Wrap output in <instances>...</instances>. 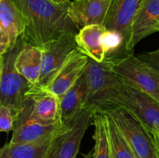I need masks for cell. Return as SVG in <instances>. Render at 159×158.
<instances>
[{
	"label": "cell",
	"instance_id": "1",
	"mask_svg": "<svg viewBox=\"0 0 159 158\" xmlns=\"http://www.w3.org/2000/svg\"><path fill=\"white\" fill-rule=\"evenodd\" d=\"M23 23L22 37L26 43L41 49L46 43L79 29L68 15L70 1L57 3L51 0H12Z\"/></svg>",
	"mask_w": 159,
	"mask_h": 158
},
{
	"label": "cell",
	"instance_id": "2",
	"mask_svg": "<svg viewBox=\"0 0 159 158\" xmlns=\"http://www.w3.org/2000/svg\"><path fill=\"white\" fill-rule=\"evenodd\" d=\"M113 103L114 108L123 107L128 110L150 133L159 127V102L116 76L113 82Z\"/></svg>",
	"mask_w": 159,
	"mask_h": 158
},
{
	"label": "cell",
	"instance_id": "3",
	"mask_svg": "<svg viewBox=\"0 0 159 158\" xmlns=\"http://www.w3.org/2000/svg\"><path fill=\"white\" fill-rule=\"evenodd\" d=\"M20 37L16 44L2 56V75L0 79V105H5L16 112L23 105L25 94L32 87L15 68V60L25 43Z\"/></svg>",
	"mask_w": 159,
	"mask_h": 158
},
{
	"label": "cell",
	"instance_id": "4",
	"mask_svg": "<svg viewBox=\"0 0 159 158\" xmlns=\"http://www.w3.org/2000/svg\"><path fill=\"white\" fill-rule=\"evenodd\" d=\"M107 62L116 77L159 102L158 71L138 58L134 53Z\"/></svg>",
	"mask_w": 159,
	"mask_h": 158
},
{
	"label": "cell",
	"instance_id": "5",
	"mask_svg": "<svg viewBox=\"0 0 159 158\" xmlns=\"http://www.w3.org/2000/svg\"><path fill=\"white\" fill-rule=\"evenodd\" d=\"M96 110L85 107L53 136L46 158H76L87 129L93 124Z\"/></svg>",
	"mask_w": 159,
	"mask_h": 158
},
{
	"label": "cell",
	"instance_id": "6",
	"mask_svg": "<svg viewBox=\"0 0 159 158\" xmlns=\"http://www.w3.org/2000/svg\"><path fill=\"white\" fill-rule=\"evenodd\" d=\"M113 119L135 158H158L153 137L145 126L123 107L102 112Z\"/></svg>",
	"mask_w": 159,
	"mask_h": 158
},
{
	"label": "cell",
	"instance_id": "7",
	"mask_svg": "<svg viewBox=\"0 0 159 158\" xmlns=\"http://www.w3.org/2000/svg\"><path fill=\"white\" fill-rule=\"evenodd\" d=\"M87 84L85 107L106 112L114 108L113 103V82L116 75L107 61L98 63L88 57L85 68Z\"/></svg>",
	"mask_w": 159,
	"mask_h": 158
},
{
	"label": "cell",
	"instance_id": "8",
	"mask_svg": "<svg viewBox=\"0 0 159 158\" xmlns=\"http://www.w3.org/2000/svg\"><path fill=\"white\" fill-rule=\"evenodd\" d=\"M13 133L12 144L29 143L48 139L62 127L61 122H44L33 117L26 102L13 113Z\"/></svg>",
	"mask_w": 159,
	"mask_h": 158
},
{
	"label": "cell",
	"instance_id": "9",
	"mask_svg": "<svg viewBox=\"0 0 159 158\" xmlns=\"http://www.w3.org/2000/svg\"><path fill=\"white\" fill-rule=\"evenodd\" d=\"M75 34L48 42L41 48V68L37 86L46 88L70 55L77 50Z\"/></svg>",
	"mask_w": 159,
	"mask_h": 158
},
{
	"label": "cell",
	"instance_id": "10",
	"mask_svg": "<svg viewBox=\"0 0 159 158\" xmlns=\"http://www.w3.org/2000/svg\"><path fill=\"white\" fill-rule=\"evenodd\" d=\"M144 0H110L103 26L122 36L128 54L131 27Z\"/></svg>",
	"mask_w": 159,
	"mask_h": 158
},
{
	"label": "cell",
	"instance_id": "11",
	"mask_svg": "<svg viewBox=\"0 0 159 158\" xmlns=\"http://www.w3.org/2000/svg\"><path fill=\"white\" fill-rule=\"evenodd\" d=\"M33 117L41 122H61L59 99L45 88L34 85L25 94Z\"/></svg>",
	"mask_w": 159,
	"mask_h": 158
},
{
	"label": "cell",
	"instance_id": "12",
	"mask_svg": "<svg viewBox=\"0 0 159 158\" xmlns=\"http://www.w3.org/2000/svg\"><path fill=\"white\" fill-rule=\"evenodd\" d=\"M87 62V56L75 50L45 88L60 99L83 73Z\"/></svg>",
	"mask_w": 159,
	"mask_h": 158
},
{
	"label": "cell",
	"instance_id": "13",
	"mask_svg": "<svg viewBox=\"0 0 159 158\" xmlns=\"http://www.w3.org/2000/svg\"><path fill=\"white\" fill-rule=\"evenodd\" d=\"M110 0H71L68 15L79 29L90 25H103Z\"/></svg>",
	"mask_w": 159,
	"mask_h": 158
},
{
	"label": "cell",
	"instance_id": "14",
	"mask_svg": "<svg viewBox=\"0 0 159 158\" xmlns=\"http://www.w3.org/2000/svg\"><path fill=\"white\" fill-rule=\"evenodd\" d=\"M159 23V0H144L135 16L131 27L129 50L134 52V48L151 34L155 33Z\"/></svg>",
	"mask_w": 159,
	"mask_h": 158
},
{
	"label": "cell",
	"instance_id": "15",
	"mask_svg": "<svg viewBox=\"0 0 159 158\" xmlns=\"http://www.w3.org/2000/svg\"><path fill=\"white\" fill-rule=\"evenodd\" d=\"M87 84L85 70L75 83L59 99L61 125L68 123L85 107Z\"/></svg>",
	"mask_w": 159,
	"mask_h": 158
},
{
	"label": "cell",
	"instance_id": "16",
	"mask_svg": "<svg viewBox=\"0 0 159 158\" xmlns=\"http://www.w3.org/2000/svg\"><path fill=\"white\" fill-rule=\"evenodd\" d=\"M105 30L103 25H90L80 29L75 37L77 49L94 61L102 63L105 55L101 37Z\"/></svg>",
	"mask_w": 159,
	"mask_h": 158
},
{
	"label": "cell",
	"instance_id": "17",
	"mask_svg": "<svg viewBox=\"0 0 159 158\" xmlns=\"http://www.w3.org/2000/svg\"><path fill=\"white\" fill-rule=\"evenodd\" d=\"M40 48L25 42L15 60V68L32 86L38 82L41 68Z\"/></svg>",
	"mask_w": 159,
	"mask_h": 158
},
{
	"label": "cell",
	"instance_id": "18",
	"mask_svg": "<svg viewBox=\"0 0 159 158\" xmlns=\"http://www.w3.org/2000/svg\"><path fill=\"white\" fill-rule=\"evenodd\" d=\"M0 26L9 37L12 48L23 30L21 14L12 0H0Z\"/></svg>",
	"mask_w": 159,
	"mask_h": 158
},
{
	"label": "cell",
	"instance_id": "19",
	"mask_svg": "<svg viewBox=\"0 0 159 158\" xmlns=\"http://www.w3.org/2000/svg\"><path fill=\"white\" fill-rule=\"evenodd\" d=\"M53 136L29 143H8L0 148V158H46Z\"/></svg>",
	"mask_w": 159,
	"mask_h": 158
},
{
	"label": "cell",
	"instance_id": "20",
	"mask_svg": "<svg viewBox=\"0 0 159 158\" xmlns=\"http://www.w3.org/2000/svg\"><path fill=\"white\" fill-rule=\"evenodd\" d=\"M93 125L95 126L93 135L95 146L92 158H112L107 132V117L103 112H95L93 114Z\"/></svg>",
	"mask_w": 159,
	"mask_h": 158
},
{
	"label": "cell",
	"instance_id": "21",
	"mask_svg": "<svg viewBox=\"0 0 159 158\" xmlns=\"http://www.w3.org/2000/svg\"><path fill=\"white\" fill-rule=\"evenodd\" d=\"M104 113V112H103ZM107 117V132L112 158H135L125 138L114 121L109 115L104 113Z\"/></svg>",
	"mask_w": 159,
	"mask_h": 158
},
{
	"label": "cell",
	"instance_id": "22",
	"mask_svg": "<svg viewBox=\"0 0 159 158\" xmlns=\"http://www.w3.org/2000/svg\"><path fill=\"white\" fill-rule=\"evenodd\" d=\"M13 112L10 108L0 105V133H9L13 129Z\"/></svg>",
	"mask_w": 159,
	"mask_h": 158
},
{
	"label": "cell",
	"instance_id": "23",
	"mask_svg": "<svg viewBox=\"0 0 159 158\" xmlns=\"http://www.w3.org/2000/svg\"><path fill=\"white\" fill-rule=\"evenodd\" d=\"M138 57L159 72V48L155 50L139 54Z\"/></svg>",
	"mask_w": 159,
	"mask_h": 158
},
{
	"label": "cell",
	"instance_id": "24",
	"mask_svg": "<svg viewBox=\"0 0 159 158\" xmlns=\"http://www.w3.org/2000/svg\"><path fill=\"white\" fill-rule=\"evenodd\" d=\"M10 49V41L4 29L0 26V57Z\"/></svg>",
	"mask_w": 159,
	"mask_h": 158
},
{
	"label": "cell",
	"instance_id": "25",
	"mask_svg": "<svg viewBox=\"0 0 159 158\" xmlns=\"http://www.w3.org/2000/svg\"><path fill=\"white\" fill-rule=\"evenodd\" d=\"M152 137H153L154 142H155V147H156L157 152H158V155H159V127L155 129L154 131L151 133Z\"/></svg>",
	"mask_w": 159,
	"mask_h": 158
},
{
	"label": "cell",
	"instance_id": "26",
	"mask_svg": "<svg viewBox=\"0 0 159 158\" xmlns=\"http://www.w3.org/2000/svg\"><path fill=\"white\" fill-rule=\"evenodd\" d=\"M51 1L57 3H61V2H68L69 0H51Z\"/></svg>",
	"mask_w": 159,
	"mask_h": 158
},
{
	"label": "cell",
	"instance_id": "27",
	"mask_svg": "<svg viewBox=\"0 0 159 158\" xmlns=\"http://www.w3.org/2000/svg\"><path fill=\"white\" fill-rule=\"evenodd\" d=\"M2 75V56L0 57V79H1Z\"/></svg>",
	"mask_w": 159,
	"mask_h": 158
},
{
	"label": "cell",
	"instance_id": "28",
	"mask_svg": "<svg viewBox=\"0 0 159 158\" xmlns=\"http://www.w3.org/2000/svg\"><path fill=\"white\" fill-rule=\"evenodd\" d=\"M84 158H92V153H89V154H87L86 156H84Z\"/></svg>",
	"mask_w": 159,
	"mask_h": 158
},
{
	"label": "cell",
	"instance_id": "29",
	"mask_svg": "<svg viewBox=\"0 0 159 158\" xmlns=\"http://www.w3.org/2000/svg\"><path fill=\"white\" fill-rule=\"evenodd\" d=\"M155 32H158L159 33V23H158V24L157 25L156 28H155Z\"/></svg>",
	"mask_w": 159,
	"mask_h": 158
},
{
	"label": "cell",
	"instance_id": "30",
	"mask_svg": "<svg viewBox=\"0 0 159 158\" xmlns=\"http://www.w3.org/2000/svg\"><path fill=\"white\" fill-rule=\"evenodd\" d=\"M158 158H159V155H158Z\"/></svg>",
	"mask_w": 159,
	"mask_h": 158
},
{
	"label": "cell",
	"instance_id": "31",
	"mask_svg": "<svg viewBox=\"0 0 159 158\" xmlns=\"http://www.w3.org/2000/svg\"><path fill=\"white\" fill-rule=\"evenodd\" d=\"M69 1H71V0H69Z\"/></svg>",
	"mask_w": 159,
	"mask_h": 158
}]
</instances>
